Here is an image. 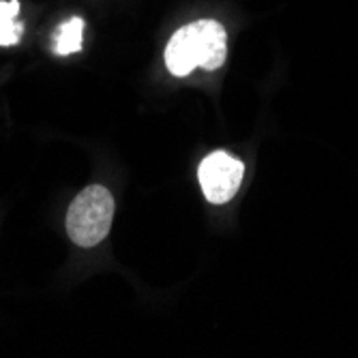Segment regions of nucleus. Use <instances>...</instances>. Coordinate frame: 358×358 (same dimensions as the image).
Masks as SVG:
<instances>
[{"label":"nucleus","instance_id":"obj_2","mask_svg":"<svg viewBox=\"0 0 358 358\" xmlns=\"http://www.w3.org/2000/svg\"><path fill=\"white\" fill-rule=\"evenodd\" d=\"M114 219V195L103 185L82 189L67 210V234L84 249L96 247L110 234Z\"/></svg>","mask_w":358,"mask_h":358},{"label":"nucleus","instance_id":"obj_5","mask_svg":"<svg viewBox=\"0 0 358 358\" xmlns=\"http://www.w3.org/2000/svg\"><path fill=\"white\" fill-rule=\"evenodd\" d=\"M20 0H0V45L11 48L22 41L24 24L17 22Z\"/></svg>","mask_w":358,"mask_h":358},{"label":"nucleus","instance_id":"obj_3","mask_svg":"<svg viewBox=\"0 0 358 358\" xmlns=\"http://www.w3.org/2000/svg\"><path fill=\"white\" fill-rule=\"evenodd\" d=\"M243 176H245L243 161L234 159L225 150L210 152L198 170L202 193L210 204L230 202L241 189Z\"/></svg>","mask_w":358,"mask_h":358},{"label":"nucleus","instance_id":"obj_4","mask_svg":"<svg viewBox=\"0 0 358 358\" xmlns=\"http://www.w3.org/2000/svg\"><path fill=\"white\" fill-rule=\"evenodd\" d=\"M84 20L80 15L69 17L64 22L58 30H56V37L52 43V52L56 56H69V54H78L82 52V35H84Z\"/></svg>","mask_w":358,"mask_h":358},{"label":"nucleus","instance_id":"obj_1","mask_svg":"<svg viewBox=\"0 0 358 358\" xmlns=\"http://www.w3.org/2000/svg\"><path fill=\"white\" fill-rule=\"evenodd\" d=\"M227 58V32L215 20H200L178 28L166 45V67L185 78L195 67L217 71Z\"/></svg>","mask_w":358,"mask_h":358}]
</instances>
